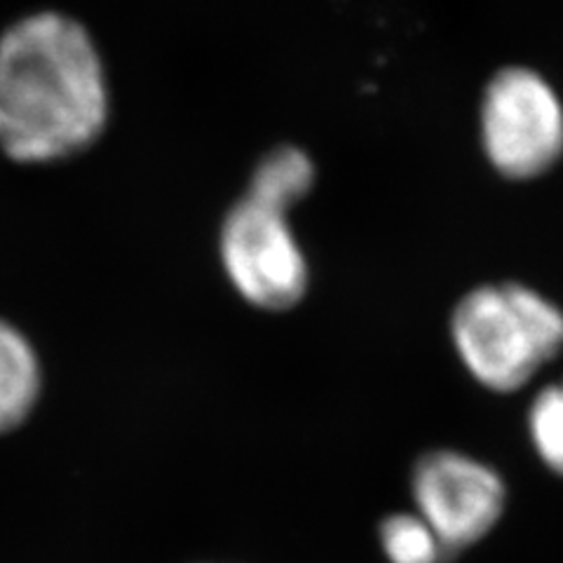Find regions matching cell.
Masks as SVG:
<instances>
[{"label": "cell", "instance_id": "6", "mask_svg": "<svg viewBox=\"0 0 563 563\" xmlns=\"http://www.w3.org/2000/svg\"><path fill=\"white\" fill-rule=\"evenodd\" d=\"M38 393V357L20 331L0 320V432L24 422Z\"/></svg>", "mask_w": 563, "mask_h": 563}, {"label": "cell", "instance_id": "7", "mask_svg": "<svg viewBox=\"0 0 563 563\" xmlns=\"http://www.w3.org/2000/svg\"><path fill=\"white\" fill-rule=\"evenodd\" d=\"M312 184L314 165L308 153L294 146H279L256 167L246 198L287 214L298 200L308 196Z\"/></svg>", "mask_w": 563, "mask_h": 563}, {"label": "cell", "instance_id": "8", "mask_svg": "<svg viewBox=\"0 0 563 563\" xmlns=\"http://www.w3.org/2000/svg\"><path fill=\"white\" fill-rule=\"evenodd\" d=\"M380 544L390 563H446L442 542L420 515H395L380 523Z\"/></svg>", "mask_w": 563, "mask_h": 563}, {"label": "cell", "instance_id": "5", "mask_svg": "<svg viewBox=\"0 0 563 563\" xmlns=\"http://www.w3.org/2000/svg\"><path fill=\"white\" fill-rule=\"evenodd\" d=\"M413 500L449 563L496 528L507 486L496 470L465 453L432 451L416 463Z\"/></svg>", "mask_w": 563, "mask_h": 563}, {"label": "cell", "instance_id": "1", "mask_svg": "<svg viewBox=\"0 0 563 563\" xmlns=\"http://www.w3.org/2000/svg\"><path fill=\"white\" fill-rule=\"evenodd\" d=\"M109 118L99 52L76 20L38 12L0 35V148L14 163L85 151Z\"/></svg>", "mask_w": 563, "mask_h": 563}, {"label": "cell", "instance_id": "9", "mask_svg": "<svg viewBox=\"0 0 563 563\" xmlns=\"http://www.w3.org/2000/svg\"><path fill=\"white\" fill-rule=\"evenodd\" d=\"M528 434L540 461L563 477V380L548 385L528 409Z\"/></svg>", "mask_w": 563, "mask_h": 563}, {"label": "cell", "instance_id": "4", "mask_svg": "<svg viewBox=\"0 0 563 563\" xmlns=\"http://www.w3.org/2000/svg\"><path fill=\"white\" fill-rule=\"evenodd\" d=\"M221 258L235 289L263 310H287L308 289V263L287 214L252 198L225 217Z\"/></svg>", "mask_w": 563, "mask_h": 563}, {"label": "cell", "instance_id": "2", "mask_svg": "<svg viewBox=\"0 0 563 563\" xmlns=\"http://www.w3.org/2000/svg\"><path fill=\"white\" fill-rule=\"evenodd\" d=\"M467 372L493 393H517L563 350V310L517 282L484 285L451 317Z\"/></svg>", "mask_w": 563, "mask_h": 563}, {"label": "cell", "instance_id": "3", "mask_svg": "<svg viewBox=\"0 0 563 563\" xmlns=\"http://www.w3.org/2000/svg\"><path fill=\"white\" fill-rule=\"evenodd\" d=\"M482 139L509 179L548 172L563 153V106L550 82L528 68L500 70L484 97Z\"/></svg>", "mask_w": 563, "mask_h": 563}]
</instances>
